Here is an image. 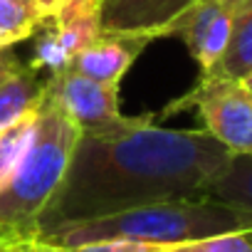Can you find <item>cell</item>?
<instances>
[{
  "mask_svg": "<svg viewBox=\"0 0 252 252\" xmlns=\"http://www.w3.org/2000/svg\"><path fill=\"white\" fill-rule=\"evenodd\" d=\"M47 84L84 136H116L151 121V114L124 116L119 111V84L89 79L69 67L52 72Z\"/></svg>",
  "mask_w": 252,
  "mask_h": 252,
  "instance_id": "5b68a950",
  "label": "cell"
},
{
  "mask_svg": "<svg viewBox=\"0 0 252 252\" xmlns=\"http://www.w3.org/2000/svg\"><path fill=\"white\" fill-rule=\"evenodd\" d=\"M50 23L52 28L37 42L35 60L30 62V67L35 72L47 69L52 74L64 69L72 57L101 32V8L64 0V5L57 15L50 18Z\"/></svg>",
  "mask_w": 252,
  "mask_h": 252,
  "instance_id": "52a82bcc",
  "label": "cell"
},
{
  "mask_svg": "<svg viewBox=\"0 0 252 252\" xmlns=\"http://www.w3.org/2000/svg\"><path fill=\"white\" fill-rule=\"evenodd\" d=\"M35 116H37V109L28 111L25 116H20L18 121H13L8 129L0 131V186L8 181V176L15 171L20 156L25 154V149H28V144L32 139Z\"/></svg>",
  "mask_w": 252,
  "mask_h": 252,
  "instance_id": "5bb4252c",
  "label": "cell"
},
{
  "mask_svg": "<svg viewBox=\"0 0 252 252\" xmlns=\"http://www.w3.org/2000/svg\"><path fill=\"white\" fill-rule=\"evenodd\" d=\"M50 15L35 0H0V47H13L37 32Z\"/></svg>",
  "mask_w": 252,
  "mask_h": 252,
  "instance_id": "4fadbf2b",
  "label": "cell"
},
{
  "mask_svg": "<svg viewBox=\"0 0 252 252\" xmlns=\"http://www.w3.org/2000/svg\"><path fill=\"white\" fill-rule=\"evenodd\" d=\"M161 252H252V227L220 232V235L188 240V242H176V245H163Z\"/></svg>",
  "mask_w": 252,
  "mask_h": 252,
  "instance_id": "9a60e30c",
  "label": "cell"
},
{
  "mask_svg": "<svg viewBox=\"0 0 252 252\" xmlns=\"http://www.w3.org/2000/svg\"><path fill=\"white\" fill-rule=\"evenodd\" d=\"M205 198L252 218V154H232L225 168L208 186Z\"/></svg>",
  "mask_w": 252,
  "mask_h": 252,
  "instance_id": "8fae6325",
  "label": "cell"
},
{
  "mask_svg": "<svg viewBox=\"0 0 252 252\" xmlns=\"http://www.w3.org/2000/svg\"><path fill=\"white\" fill-rule=\"evenodd\" d=\"M154 42L146 35H126V32H106L101 30L89 45H84L72 62L69 69L96 79V82H111L121 84L124 74L136 62V57L144 52V47Z\"/></svg>",
  "mask_w": 252,
  "mask_h": 252,
  "instance_id": "9c48e42d",
  "label": "cell"
},
{
  "mask_svg": "<svg viewBox=\"0 0 252 252\" xmlns=\"http://www.w3.org/2000/svg\"><path fill=\"white\" fill-rule=\"evenodd\" d=\"M245 0H198L173 25L171 37H181L198 62L200 74H213L232 35L235 18Z\"/></svg>",
  "mask_w": 252,
  "mask_h": 252,
  "instance_id": "8992f818",
  "label": "cell"
},
{
  "mask_svg": "<svg viewBox=\"0 0 252 252\" xmlns=\"http://www.w3.org/2000/svg\"><path fill=\"white\" fill-rule=\"evenodd\" d=\"M0 252H69V250L50 245L37 235H5L0 242Z\"/></svg>",
  "mask_w": 252,
  "mask_h": 252,
  "instance_id": "e0dca14e",
  "label": "cell"
},
{
  "mask_svg": "<svg viewBox=\"0 0 252 252\" xmlns=\"http://www.w3.org/2000/svg\"><path fill=\"white\" fill-rule=\"evenodd\" d=\"M198 0H101V30L171 37L173 25Z\"/></svg>",
  "mask_w": 252,
  "mask_h": 252,
  "instance_id": "ba28073f",
  "label": "cell"
},
{
  "mask_svg": "<svg viewBox=\"0 0 252 252\" xmlns=\"http://www.w3.org/2000/svg\"><path fill=\"white\" fill-rule=\"evenodd\" d=\"M35 3H37V5H40L50 18H52V15H57V13H60V8L64 5V0H35Z\"/></svg>",
  "mask_w": 252,
  "mask_h": 252,
  "instance_id": "ac0fdd59",
  "label": "cell"
},
{
  "mask_svg": "<svg viewBox=\"0 0 252 252\" xmlns=\"http://www.w3.org/2000/svg\"><path fill=\"white\" fill-rule=\"evenodd\" d=\"M195 109L205 131L232 154H252V89L222 74H200V82L166 111Z\"/></svg>",
  "mask_w": 252,
  "mask_h": 252,
  "instance_id": "277c9868",
  "label": "cell"
},
{
  "mask_svg": "<svg viewBox=\"0 0 252 252\" xmlns=\"http://www.w3.org/2000/svg\"><path fill=\"white\" fill-rule=\"evenodd\" d=\"M232 151L205 129H158L154 119L116 136H79L69 171L40 218L42 227L136 205L205 198Z\"/></svg>",
  "mask_w": 252,
  "mask_h": 252,
  "instance_id": "6da1fadb",
  "label": "cell"
},
{
  "mask_svg": "<svg viewBox=\"0 0 252 252\" xmlns=\"http://www.w3.org/2000/svg\"><path fill=\"white\" fill-rule=\"evenodd\" d=\"M69 3H79V5H94V8H101V0H69Z\"/></svg>",
  "mask_w": 252,
  "mask_h": 252,
  "instance_id": "d6986e66",
  "label": "cell"
},
{
  "mask_svg": "<svg viewBox=\"0 0 252 252\" xmlns=\"http://www.w3.org/2000/svg\"><path fill=\"white\" fill-rule=\"evenodd\" d=\"M3 237H5V235H0V242H3Z\"/></svg>",
  "mask_w": 252,
  "mask_h": 252,
  "instance_id": "44dd1931",
  "label": "cell"
},
{
  "mask_svg": "<svg viewBox=\"0 0 252 252\" xmlns=\"http://www.w3.org/2000/svg\"><path fill=\"white\" fill-rule=\"evenodd\" d=\"M245 227H252V218L225 203L210 198H176L136 205L101 218L57 222L42 227L37 237L57 247H77L94 240H139L154 245H176Z\"/></svg>",
  "mask_w": 252,
  "mask_h": 252,
  "instance_id": "7a4b0ae2",
  "label": "cell"
},
{
  "mask_svg": "<svg viewBox=\"0 0 252 252\" xmlns=\"http://www.w3.org/2000/svg\"><path fill=\"white\" fill-rule=\"evenodd\" d=\"M213 74H222L240 82L252 74V0H245V5L240 8L225 55L220 57Z\"/></svg>",
  "mask_w": 252,
  "mask_h": 252,
  "instance_id": "7c38bea8",
  "label": "cell"
},
{
  "mask_svg": "<svg viewBox=\"0 0 252 252\" xmlns=\"http://www.w3.org/2000/svg\"><path fill=\"white\" fill-rule=\"evenodd\" d=\"M45 84L47 79H40V72L23 62L8 77L0 79V131L28 111L37 109L45 96Z\"/></svg>",
  "mask_w": 252,
  "mask_h": 252,
  "instance_id": "30bf717a",
  "label": "cell"
},
{
  "mask_svg": "<svg viewBox=\"0 0 252 252\" xmlns=\"http://www.w3.org/2000/svg\"><path fill=\"white\" fill-rule=\"evenodd\" d=\"M69 252H161L163 245L139 242V240H94L77 247H64Z\"/></svg>",
  "mask_w": 252,
  "mask_h": 252,
  "instance_id": "2e32d148",
  "label": "cell"
},
{
  "mask_svg": "<svg viewBox=\"0 0 252 252\" xmlns=\"http://www.w3.org/2000/svg\"><path fill=\"white\" fill-rule=\"evenodd\" d=\"M245 84H247V87H250V89H252V74H250V77H247V79H245Z\"/></svg>",
  "mask_w": 252,
  "mask_h": 252,
  "instance_id": "ffe728a7",
  "label": "cell"
},
{
  "mask_svg": "<svg viewBox=\"0 0 252 252\" xmlns=\"http://www.w3.org/2000/svg\"><path fill=\"white\" fill-rule=\"evenodd\" d=\"M82 131L57 94L45 84L32 139L15 171L0 186V235H37V225L57 195Z\"/></svg>",
  "mask_w": 252,
  "mask_h": 252,
  "instance_id": "3957f363",
  "label": "cell"
}]
</instances>
